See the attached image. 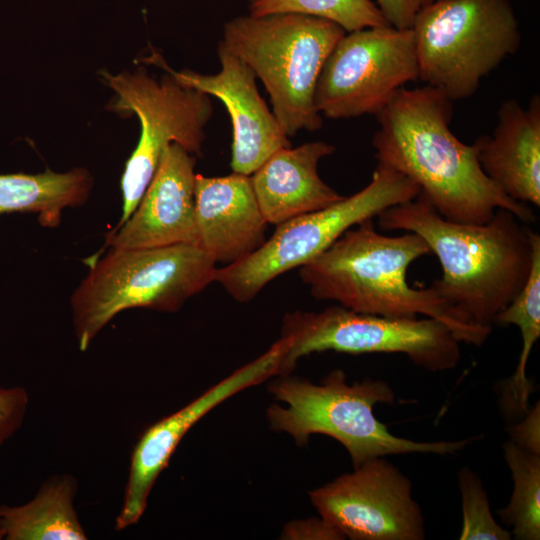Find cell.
Returning a JSON list of instances; mask_svg holds the SVG:
<instances>
[{"instance_id": "obj_1", "label": "cell", "mask_w": 540, "mask_h": 540, "mask_svg": "<svg viewBox=\"0 0 540 540\" xmlns=\"http://www.w3.org/2000/svg\"><path fill=\"white\" fill-rule=\"evenodd\" d=\"M452 102L428 85L397 90L375 114L377 163L413 181L446 220L482 224L505 209L525 224L534 222L528 204L507 196L483 172L475 143L464 144L452 133Z\"/></svg>"}, {"instance_id": "obj_2", "label": "cell", "mask_w": 540, "mask_h": 540, "mask_svg": "<svg viewBox=\"0 0 540 540\" xmlns=\"http://www.w3.org/2000/svg\"><path fill=\"white\" fill-rule=\"evenodd\" d=\"M377 221L382 230L423 238L442 267L441 278L430 286L471 325L492 329L529 276L533 231L508 210L497 209L486 223H457L419 193L382 211Z\"/></svg>"}, {"instance_id": "obj_3", "label": "cell", "mask_w": 540, "mask_h": 540, "mask_svg": "<svg viewBox=\"0 0 540 540\" xmlns=\"http://www.w3.org/2000/svg\"><path fill=\"white\" fill-rule=\"evenodd\" d=\"M428 254L430 249L418 234L387 236L368 219L300 267L299 276L316 299L389 318L423 315L445 324L459 342L482 345L491 328L464 321L431 286L416 289L409 285V266Z\"/></svg>"}, {"instance_id": "obj_4", "label": "cell", "mask_w": 540, "mask_h": 540, "mask_svg": "<svg viewBox=\"0 0 540 540\" xmlns=\"http://www.w3.org/2000/svg\"><path fill=\"white\" fill-rule=\"evenodd\" d=\"M269 392L285 404L268 408L272 430L289 434L298 445L306 444L314 434L332 437L348 451L354 468L387 455H454L475 440L421 442L394 435L373 412L376 404L394 402L391 386L368 378L349 384L341 369L333 370L319 384L281 375Z\"/></svg>"}, {"instance_id": "obj_5", "label": "cell", "mask_w": 540, "mask_h": 540, "mask_svg": "<svg viewBox=\"0 0 540 540\" xmlns=\"http://www.w3.org/2000/svg\"><path fill=\"white\" fill-rule=\"evenodd\" d=\"M89 272L71 297L78 347L92 340L120 312L148 308L176 312L215 281L217 263L197 245L111 248L87 261Z\"/></svg>"}, {"instance_id": "obj_6", "label": "cell", "mask_w": 540, "mask_h": 540, "mask_svg": "<svg viewBox=\"0 0 540 540\" xmlns=\"http://www.w3.org/2000/svg\"><path fill=\"white\" fill-rule=\"evenodd\" d=\"M345 33L339 25L311 16L247 14L224 23L220 42L262 81L272 112L290 138L322 127L316 86L327 57Z\"/></svg>"}, {"instance_id": "obj_7", "label": "cell", "mask_w": 540, "mask_h": 540, "mask_svg": "<svg viewBox=\"0 0 540 540\" xmlns=\"http://www.w3.org/2000/svg\"><path fill=\"white\" fill-rule=\"evenodd\" d=\"M411 30L419 79L452 101L471 97L521 45L509 0H436L421 6Z\"/></svg>"}, {"instance_id": "obj_8", "label": "cell", "mask_w": 540, "mask_h": 540, "mask_svg": "<svg viewBox=\"0 0 540 540\" xmlns=\"http://www.w3.org/2000/svg\"><path fill=\"white\" fill-rule=\"evenodd\" d=\"M419 187L395 169L377 163L371 181L351 196L276 226L256 251L217 267L215 281L236 301L247 303L272 280L300 268L328 249L342 234L382 211L414 199Z\"/></svg>"}, {"instance_id": "obj_9", "label": "cell", "mask_w": 540, "mask_h": 540, "mask_svg": "<svg viewBox=\"0 0 540 540\" xmlns=\"http://www.w3.org/2000/svg\"><path fill=\"white\" fill-rule=\"evenodd\" d=\"M100 76L115 93L108 109L123 117L136 115L141 126L120 181L122 213L114 227L118 228L137 207L170 144L177 143L195 156L201 154L214 109L209 95L180 83L168 72L160 80L143 67L116 75L102 70Z\"/></svg>"}, {"instance_id": "obj_10", "label": "cell", "mask_w": 540, "mask_h": 540, "mask_svg": "<svg viewBox=\"0 0 540 540\" xmlns=\"http://www.w3.org/2000/svg\"><path fill=\"white\" fill-rule=\"evenodd\" d=\"M281 336L289 340L283 375L292 371L301 357L325 351L404 354L415 365L432 372L453 369L461 358L460 342L436 319L389 318L341 305L317 312L287 313Z\"/></svg>"}, {"instance_id": "obj_11", "label": "cell", "mask_w": 540, "mask_h": 540, "mask_svg": "<svg viewBox=\"0 0 540 540\" xmlns=\"http://www.w3.org/2000/svg\"><path fill=\"white\" fill-rule=\"evenodd\" d=\"M417 79L411 29L383 26L346 32L323 65L315 106L329 119L375 115L397 90Z\"/></svg>"}, {"instance_id": "obj_12", "label": "cell", "mask_w": 540, "mask_h": 540, "mask_svg": "<svg viewBox=\"0 0 540 540\" xmlns=\"http://www.w3.org/2000/svg\"><path fill=\"white\" fill-rule=\"evenodd\" d=\"M320 516L352 540H422L425 522L410 480L384 457L309 492Z\"/></svg>"}, {"instance_id": "obj_13", "label": "cell", "mask_w": 540, "mask_h": 540, "mask_svg": "<svg viewBox=\"0 0 540 540\" xmlns=\"http://www.w3.org/2000/svg\"><path fill=\"white\" fill-rule=\"evenodd\" d=\"M288 348V339L281 336L258 358L235 370L188 405L154 423L142 433L131 455L124 500L116 518L117 530L127 528L141 518L156 479L166 468L184 435L228 398L272 376L283 375Z\"/></svg>"}, {"instance_id": "obj_14", "label": "cell", "mask_w": 540, "mask_h": 540, "mask_svg": "<svg viewBox=\"0 0 540 540\" xmlns=\"http://www.w3.org/2000/svg\"><path fill=\"white\" fill-rule=\"evenodd\" d=\"M220 70L201 74L190 69L176 71L156 52L145 62L159 66L180 83L218 98L232 123V172L251 175L276 151L291 147L272 110L261 97L256 76L241 59L219 42Z\"/></svg>"}, {"instance_id": "obj_15", "label": "cell", "mask_w": 540, "mask_h": 540, "mask_svg": "<svg viewBox=\"0 0 540 540\" xmlns=\"http://www.w3.org/2000/svg\"><path fill=\"white\" fill-rule=\"evenodd\" d=\"M195 164V155L177 143L170 144L133 213L105 235V247L198 246Z\"/></svg>"}, {"instance_id": "obj_16", "label": "cell", "mask_w": 540, "mask_h": 540, "mask_svg": "<svg viewBox=\"0 0 540 540\" xmlns=\"http://www.w3.org/2000/svg\"><path fill=\"white\" fill-rule=\"evenodd\" d=\"M198 246L216 263L229 265L266 241L265 221L250 175L195 176Z\"/></svg>"}, {"instance_id": "obj_17", "label": "cell", "mask_w": 540, "mask_h": 540, "mask_svg": "<svg viewBox=\"0 0 540 540\" xmlns=\"http://www.w3.org/2000/svg\"><path fill=\"white\" fill-rule=\"evenodd\" d=\"M492 135L476 139L479 164L507 196L540 206V98L535 94L527 108L515 99L498 109Z\"/></svg>"}, {"instance_id": "obj_18", "label": "cell", "mask_w": 540, "mask_h": 540, "mask_svg": "<svg viewBox=\"0 0 540 540\" xmlns=\"http://www.w3.org/2000/svg\"><path fill=\"white\" fill-rule=\"evenodd\" d=\"M334 152L335 146L325 141L282 148L250 175L256 200L268 224L277 226L344 197L324 182L318 172L320 161Z\"/></svg>"}, {"instance_id": "obj_19", "label": "cell", "mask_w": 540, "mask_h": 540, "mask_svg": "<svg viewBox=\"0 0 540 540\" xmlns=\"http://www.w3.org/2000/svg\"><path fill=\"white\" fill-rule=\"evenodd\" d=\"M92 186V175L84 168L64 173L47 169L38 174H0V214L34 212L42 226L55 228L65 208L86 202Z\"/></svg>"}, {"instance_id": "obj_20", "label": "cell", "mask_w": 540, "mask_h": 540, "mask_svg": "<svg viewBox=\"0 0 540 540\" xmlns=\"http://www.w3.org/2000/svg\"><path fill=\"white\" fill-rule=\"evenodd\" d=\"M76 480L59 475L47 480L30 502L0 506V528L7 540H85L73 506Z\"/></svg>"}, {"instance_id": "obj_21", "label": "cell", "mask_w": 540, "mask_h": 540, "mask_svg": "<svg viewBox=\"0 0 540 540\" xmlns=\"http://www.w3.org/2000/svg\"><path fill=\"white\" fill-rule=\"evenodd\" d=\"M532 265L529 276L514 298L497 314L494 324L518 327L522 348L516 369L502 386L500 404L504 413L521 418L529 410L533 386L527 377V363L540 337V235L532 232Z\"/></svg>"}, {"instance_id": "obj_22", "label": "cell", "mask_w": 540, "mask_h": 540, "mask_svg": "<svg viewBox=\"0 0 540 540\" xmlns=\"http://www.w3.org/2000/svg\"><path fill=\"white\" fill-rule=\"evenodd\" d=\"M503 456L513 479L508 505L498 514L512 528L517 540L540 539V454L528 452L511 440L503 445Z\"/></svg>"}, {"instance_id": "obj_23", "label": "cell", "mask_w": 540, "mask_h": 540, "mask_svg": "<svg viewBox=\"0 0 540 540\" xmlns=\"http://www.w3.org/2000/svg\"><path fill=\"white\" fill-rule=\"evenodd\" d=\"M248 14L293 13L331 21L346 32L391 26L372 0H246Z\"/></svg>"}, {"instance_id": "obj_24", "label": "cell", "mask_w": 540, "mask_h": 540, "mask_svg": "<svg viewBox=\"0 0 540 540\" xmlns=\"http://www.w3.org/2000/svg\"><path fill=\"white\" fill-rule=\"evenodd\" d=\"M462 503L460 540H510L511 531L494 519L487 492L479 476L469 467L458 474Z\"/></svg>"}, {"instance_id": "obj_25", "label": "cell", "mask_w": 540, "mask_h": 540, "mask_svg": "<svg viewBox=\"0 0 540 540\" xmlns=\"http://www.w3.org/2000/svg\"><path fill=\"white\" fill-rule=\"evenodd\" d=\"M27 406L28 393L24 388H0V445L20 428Z\"/></svg>"}, {"instance_id": "obj_26", "label": "cell", "mask_w": 540, "mask_h": 540, "mask_svg": "<svg viewBox=\"0 0 540 540\" xmlns=\"http://www.w3.org/2000/svg\"><path fill=\"white\" fill-rule=\"evenodd\" d=\"M286 540H342L344 535L328 521L320 518H309L289 522L281 533Z\"/></svg>"}, {"instance_id": "obj_27", "label": "cell", "mask_w": 540, "mask_h": 540, "mask_svg": "<svg viewBox=\"0 0 540 540\" xmlns=\"http://www.w3.org/2000/svg\"><path fill=\"white\" fill-rule=\"evenodd\" d=\"M510 439L522 449L540 454V402L529 408L520 421L508 428Z\"/></svg>"}, {"instance_id": "obj_28", "label": "cell", "mask_w": 540, "mask_h": 540, "mask_svg": "<svg viewBox=\"0 0 540 540\" xmlns=\"http://www.w3.org/2000/svg\"><path fill=\"white\" fill-rule=\"evenodd\" d=\"M376 5L391 26L411 29L421 0H376Z\"/></svg>"}, {"instance_id": "obj_29", "label": "cell", "mask_w": 540, "mask_h": 540, "mask_svg": "<svg viewBox=\"0 0 540 540\" xmlns=\"http://www.w3.org/2000/svg\"><path fill=\"white\" fill-rule=\"evenodd\" d=\"M436 0H421V6L425 5V4H428V3H431V2H434Z\"/></svg>"}, {"instance_id": "obj_30", "label": "cell", "mask_w": 540, "mask_h": 540, "mask_svg": "<svg viewBox=\"0 0 540 540\" xmlns=\"http://www.w3.org/2000/svg\"><path fill=\"white\" fill-rule=\"evenodd\" d=\"M4 538V532L3 530L0 528V539H3Z\"/></svg>"}]
</instances>
